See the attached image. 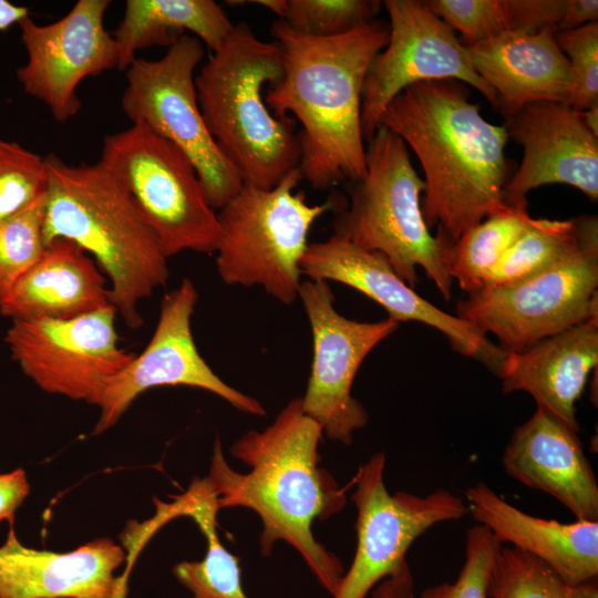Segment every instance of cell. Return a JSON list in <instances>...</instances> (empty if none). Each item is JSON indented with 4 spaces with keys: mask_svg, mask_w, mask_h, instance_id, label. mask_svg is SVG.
Instances as JSON below:
<instances>
[{
    "mask_svg": "<svg viewBox=\"0 0 598 598\" xmlns=\"http://www.w3.org/2000/svg\"><path fill=\"white\" fill-rule=\"evenodd\" d=\"M321 426L295 398L262 431H249L234 442L230 453L249 466L234 471L216 439L206 477L219 508L246 507L261 519V554L268 557L283 540L293 547L320 585L336 595L344 574L339 558L317 542L311 525L339 513L347 504L346 492L321 467Z\"/></svg>",
    "mask_w": 598,
    "mask_h": 598,
    "instance_id": "obj_1",
    "label": "cell"
},
{
    "mask_svg": "<svg viewBox=\"0 0 598 598\" xmlns=\"http://www.w3.org/2000/svg\"><path fill=\"white\" fill-rule=\"evenodd\" d=\"M380 125L416 155L424 173L423 218L437 236L453 244L486 217L512 208L504 200L507 132L482 116L465 83L413 84L392 100Z\"/></svg>",
    "mask_w": 598,
    "mask_h": 598,
    "instance_id": "obj_2",
    "label": "cell"
},
{
    "mask_svg": "<svg viewBox=\"0 0 598 598\" xmlns=\"http://www.w3.org/2000/svg\"><path fill=\"white\" fill-rule=\"evenodd\" d=\"M270 33L283 71L267 87L265 101L275 116L290 113L301 126L297 137L302 179L317 190L359 179L365 172L362 90L371 62L388 43L389 23L372 20L320 38L277 20Z\"/></svg>",
    "mask_w": 598,
    "mask_h": 598,
    "instance_id": "obj_3",
    "label": "cell"
},
{
    "mask_svg": "<svg viewBox=\"0 0 598 598\" xmlns=\"http://www.w3.org/2000/svg\"><path fill=\"white\" fill-rule=\"evenodd\" d=\"M44 161V244L64 238L87 252L110 283L117 315L128 328H140V303L166 285L168 257L130 195L99 162L71 165L55 154Z\"/></svg>",
    "mask_w": 598,
    "mask_h": 598,
    "instance_id": "obj_4",
    "label": "cell"
},
{
    "mask_svg": "<svg viewBox=\"0 0 598 598\" xmlns=\"http://www.w3.org/2000/svg\"><path fill=\"white\" fill-rule=\"evenodd\" d=\"M282 71L277 43L239 22L195 75L210 135L244 185L259 189L275 187L300 159L293 118L275 116L265 101Z\"/></svg>",
    "mask_w": 598,
    "mask_h": 598,
    "instance_id": "obj_5",
    "label": "cell"
},
{
    "mask_svg": "<svg viewBox=\"0 0 598 598\" xmlns=\"http://www.w3.org/2000/svg\"><path fill=\"white\" fill-rule=\"evenodd\" d=\"M425 192L408 146L396 134L379 125L365 146V172L349 182V199L337 210L334 235L382 255L411 288L422 268L448 300L453 280L447 272L452 244L433 236L421 208Z\"/></svg>",
    "mask_w": 598,
    "mask_h": 598,
    "instance_id": "obj_6",
    "label": "cell"
},
{
    "mask_svg": "<svg viewBox=\"0 0 598 598\" xmlns=\"http://www.w3.org/2000/svg\"><path fill=\"white\" fill-rule=\"evenodd\" d=\"M301 179L296 168L270 189L244 185L217 210L216 269L226 285L259 286L285 305L298 299L310 229L344 204L338 195L308 204L302 192H295Z\"/></svg>",
    "mask_w": 598,
    "mask_h": 598,
    "instance_id": "obj_7",
    "label": "cell"
},
{
    "mask_svg": "<svg viewBox=\"0 0 598 598\" xmlns=\"http://www.w3.org/2000/svg\"><path fill=\"white\" fill-rule=\"evenodd\" d=\"M99 163L123 186L169 258L214 254L219 236L198 173L176 145L143 124L103 140Z\"/></svg>",
    "mask_w": 598,
    "mask_h": 598,
    "instance_id": "obj_8",
    "label": "cell"
},
{
    "mask_svg": "<svg viewBox=\"0 0 598 598\" xmlns=\"http://www.w3.org/2000/svg\"><path fill=\"white\" fill-rule=\"evenodd\" d=\"M578 219L580 240L570 254L533 277L467 293L456 316L519 352L598 315V219Z\"/></svg>",
    "mask_w": 598,
    "mask_h": 598,
    "instance_id": "obj_9",
    "label": "cell"
},
{
    "mask_svg": "<svg viewBox=\"0 0 598 598\" xmlns=\"http://www.w3.org/2000/svg\"><path fill=\"white\" fill-rule=\"evenodd\" d=\"M204 53L196 37L184 34L157 60L136 58L126 69L121 106L132 124L147 126L186 154L217 212L244 182L210 135L198 104L195 70Z\"/></svg>",
    "mask_w": 598,
    "mask_h": 598,
    "instance_id": "obj_10",
    "label": "cell"
},
{
    "mask_svg": "<svg viewBox=\"0 0 598 598\" xmlns=\"http://www.w3.org/2000/svg\"><path fill=\"white\" fill-rule=\"evenodd\" d=\"M385 455L375 453L357 472L351 499L357 507V549L333 598H367L382 579H390L395 598H413V577L406 553L432 526L458 519L464 501L439 488L426 496L389 493L383 473Z\"/></svg>",
    "mask_w": 598,
    "mask_h": 598,
    "instance_id": "obj_11",
    "label": "cell"
},
{
    "mask_svg": "<svg viewBox=\"0 0 598 598\" xmlns=\"http://www.w3.org/2000/svg\"><path fill=\"white\" fill-rule=\"evenodd\" d=\"M298 299L312 334V363L302 410L328 439L350 444L354 432L369 419L363 404L352 395L357 372L399 323L389 318L375 322L346 318L336 309L334 296L324 280H302Z\"/></svg>",
    "mask_w": 598,
    "mask_h": 598,
    "instance_id": "obj_12",
    "label": "cell"
},
{
    "mask_svg": "<svg viewBox=\"0 0 598 598\" xmlns=\"http://www.w3.org/2000/svg\"><path fill=\"white\" fill-rule=\"evenodd\" d=\"M110 305L71 319L16 320L6 332L11 359L40 389L93 403L135 353L118 346Z\"/></svg>",
    "mask_w": 598,
    "mask_h": 598,
    "instance_id": "obj_13",
    "label": "cell"
},
{
    "mask_svg": "<svg viewBox=\"0 0 598 598\" xmlns=\"http://www.w3.org/2000/svg\"><path fill=\"white\" fill-rule=\"evenodd\" d=\"M389 40L365 75L361 126L368 142L392 100L425 81L455 80L480 91L497 110L492 89L476 73L465 45L454 31L420 0H385Z\"/></svg>",
    "mask_w": 598,
    "mask_h": 598,
    "instance_id": "obj_14",
    "label": "cell"
},
{
    "mask_svg": "<svg viewBox=\"0 0 598 598\" xmlns=\"http://www.w3.org/2000/svg\"><path fill=\"white\" fill-rule=\"evenodd\" d=\"M198 292L185 278L161 301L159 317L145 349L111 378L94 405L100 417L93 434L113 426L132 402L143 392L157 386L186 385L212 392L237 410L265 415L261 403L224 382L200 355L192 331V317Z\"/></svg>",
    "mask_w": 598,
    "mask_h": 598,
    "instance_id": "obj_15",
    "label": "cell"
},
{
    "mask_svg": "<svg viewBox=\"0 0 598 598\" xmlns=\"http://www.w3.org/2000/svg\"><path fill=\"white\" fill-rule=\"evenodd\" d=\"M109 0H79L61 19L38 24L30 16L18 23L27 62L18 68L23 91L43 102L63 123L81 110L78 86L89 76L117 68L118 48L104 27Z\"/></svg>",
    "mask_w": 598,
    "mask_h": 598,
    "instance_id": "obj_16",
    "label": "cell"
},
{
    "mask_svg": "<svg viewBox=\"0 0 598 598\" xmlns=\"http://www.w3.org/2000/svg\"><path fill=\"white\" fill-rule=\"evenodd\" d=\"M301 274L308 279L332 280L362 292L383 307L388 318L398 323L417 321L436 329L455 351L501 377L508 352L471 323L444 312L417 295L382 255L364 250L333 234L323 241L308 245L301 260Z\"/></svg>",
    "mask_w": 598,
    "mask_h": 598,
    "instance_id": "obj_17",
    "label": "cell"
},
{
    "mask_svg": "<svg viewBox=\"0 0 598 598\" xmlns=\"http://www.w3.org/2000/svg\"><path fill=\"white\" fill-rule=\"evenodd\" d=\"M508 138L523 148V159L504 188L505 204L527 209V194L543 185L566 184L598 199V137L581 111L564 103L536 102L506 117Z\"/></svg>",
    "mask_w": 598,
    "mask_h": 598,
    "instance_id": "obj_18",
    "label": "cell"
},
{
    "mask_svg": "<svg viewBox=\"0 0 598 598\" xmlns=\"http://www.w3.org/2000/svg\"><path fill=\"white\" fill-rule=\"evenodd\" d=\"M502 464L523 485L560 502L577 520L598 522V483L578 432L537 406L517 426Z\"/></svg>",
    "mask_w": 598,
    "mask_h": 598,
    "instance_id": "obj_19",
    "label": "cell"
},
{
    "mask_svg": "<svg viewBox=\"0 0 598 598\" xmlns=\"http://www.w3.org/2000/svg\"><path fill=\"white\" fill-rule=\"evenodd\" d=\"M123 549L99 538L70 553L23 546L10 524L0 547V598H118Z\"/></svg>",
    "mask_w": 598,
    "mask_h": 598,
    "instance_id": "obj_20",
    "label": "cell"
},
{
    "mask_svg": "<svg viewBox=\"0 0 598 598\" xmlns=\"http://www.w3.org/2000/svg\"><path fill=\"white\" fill-rule=\"evenodd\" d=\"M554 30L507 32L465 45L476 73L492 89L505 118L536 102L568 104L573 76Z\"/></svg>",
    "mask_w": 598,
    "mask_h": 598,
    "instance_id": "obj_21",
    "label": "cell"
},
{
    "mask_svg": "<svg viewBox=\"0 0 598 598\" xmlns=\"http://www.w3.org/2000/svg\"><path fill=\"white\" fill-rule=\"evenodd\" d=\"M467 511L503 544L549 566L573 586L597 580L598 522L560 523L529 515L478 482L465 492Z\"/></svg>",
    "mask_w": 598,
    "mask_h": 598,
    "instance_id": "obj_22",
    "label": "cell"
},
{
    "mask_svg": "<svg viewBox=\"0 0 598 598\" xmlns=\"http://www.w3.org/2000/svg\"><path fill=\"white\" fill-rule=\"evenodd\" d=\"M597 364L598 315L523 351L508 352L501 374L503 390L529 393L537 406L578 432L576 402Z\"/></svg>",
    "mask_w": 598,
    "mask_h": 598,
    "instance_id": "obj_23",
    "label": "cell"
},
{
    "mask_svg": "<svg viewBox=\"0 0 598 598\" xmlns=\"http://www.w3.org/2000/svg\"><path fill=\"white\" fill-rule=\"evenodd\" d=\"M107 279L76 244L56 238L18 279L0 305L16 320L71 319L110 306Z\"/></svg>",
    "mask_w": 598,
    "mask_h": 598,
    "instance_id": "obj_24",
    "label": "cell"
},
{
    "mask_svg": "<svg viewBox=\"0 0 598 598\" xmlns=\"http://www.w3.org/2000/svg\"><path fill=\"white\" fill-rule=\"evenodd\" d=\"M233 28L234 23L213 0H128L113 34L118 48L117 69L126 70L145 48H169L186 31L214 52Z\"/></svg>",
    "mask_w": 598,
    "mask_h": 598,
    "instance_id": "obj_25",
    "label": "cell"
},
{
    "mask_svg": "<svg viewBox=\"0 0 598 598\" xmlns=\"http://www.w3.org/2000/svg\"><path fill=\"white\" fill-rule=\"evenodd\" d=\"M184 495L186 515L206 537L207 550L200 561L176 564L175 577L190 590L193 598H248L241 586L239 559L224 547L217 535L216 516L220 508L206 477L194 478Z\"/></svg>",
    "mask_w": 598,
    "mask_h": 598,
    "instance_id": "obj_26",
    "label": "cell"
},
{
    "mask_svg": "<svg viewBox=\"0 0 598 598\" xmlns=\"http://www.w3.org/2000/svg\"><path fill=\"white\" fill-rule=\"evenodd\" d=\"M534 218L527 209L509 208L491 215L464 231L447 254V272L462 290L481 289L505 252L526 231Z\"/></svg>",
    "mask_w": 598,
    "mask_h": 598,
    "instance_id": "obj_27",
    "label": "cell"
},
{
    "mask_svg": "<svg viewBox=\"0 0 598 598\" xmlns=\"http://www.w3.org/2000/svg\"><path fill=\"white\" fill-rule=\"evenodd\" d=\"M579 240L578 217L534 218L489 272L483 287L513 283L538 275L576 249Z\"/></svg>",
    "mask_w": 598,
    "mask_h": 598,
    "instance_id": "obj_28",
    "label": "cell"
},
{
    "mask_svg": "<svg viewBox=\"0 0 598 598\" xmlns=\"http://www.w3.org/2000/svg\"><path fill=\"white\" fill-rule=\"evenodd\" d=\"M488 598H598V582L568 585L540 559L502 546L493 566Z\"/></svg>",
    "mask_w": 598,
    "mask_h": 598,
    "instance_id": "obj_29",
    "label": "cell"
},
{
    "mask_svg": "<svg viewBox=\"0 0 598 598\" xmlns=\"http://www.w3.org/2000/svg\"><path fill=\"white\" fill-rule=\"evenodd\" d=\"M291 29L312 37L347 33L373 20L382 2L374 0H256Z\"/></svg>",
    "mask_w": 598,
    "mask_h": 598,
    "instance_id": "obj_30",
    "label": "cell"
},
{
    "mask_svg": "<svg viewBox=\"0 0 598 598\" xmlns=\"http://www.w3.org/2000/svg\"><path fill=\"white\" fill-rule=\"evenodd\" d=\"M44 157L17 142L0 140V224L47 195Z\"/></svg>",
    "mask_w": 598,
    "mask_h": 598,
    "instance_id": "obj_31",
    "label": "cell"
},
{
    "mask_svg": "<svg viewBox=\"0 0 598 598\" xmlns=\"http://www.w3.org/2000/svg\"><path fill=\"white\" fill-rule=\"evenodd\" d=\"M45 196L0 224V305L18 279L44 251L42 228Z\"/></svg>",
    "mask_w": 598,
    "mask_h": 598,
    "instance_id": "obj_32",
    "label": "cell"
},
{
    "mask_svg": "<svg viewBox=\"0 0 598 598\" xmlns=\"http://www.w3.org/2000/svg\"><path fill=\"white\" fill-rule=\"evenodd\" d=\"M502 546L487 527L480 524L470 528L465 561L456 580L431 586L419 598H488L493 566Z\"/></svg>",
    "mask_w": 598,
    "mask_h": 598,
    "instance_id": "obj_33",
    "label": "cell"
},
{
    "mask_svg": "<svg viewBox=\"0 0 598 598\" xmlns=\"http://www.w3.org/2000/svg\"><path fill=\"white\" fill-rule=\"evenodd\" d=\"M555 40L568 60L573 89L570 107L585 111L598 105V22L567 31H555Z\"/></svg>",
    "mask_w": 598,
    "mask_h": 598,
    "instance_id": "obj_34",
    "label": "cell"
},
{
    "mask_svg": "<svg viewBox=\"0 0 598 598\" xmlns=\"http://www.w3.org/2000/svg\"><path fill=\"white\" fill-rule=\"evenodd\" d=\"M430 9L464 45L475 44L509 32L506 0H429Z\"/></svg>",
    "mask_w": 598,
    "mask_h": 598,
    "instance_id": "obj_35",
    "label": "cell"
},
{
    "mask_svg": "<svg viewBox=\"0 0 598 598\" xmlns=\"http://www.w3.org/2000/svg\"><path fill=\"white\" fill-rule=\"evenodd\" d=\"M509 32L534 34L556 31L566 0H506Z\"/></svg>",
    "mask_w": 598,
    "mask_h": 598,
    "instance_id": "obj_36",
    "label": "cell"
},
{
    "mask_svg": "<svg viewBox=\"0 0 598 598\" xmlns=\"http://www.w3.org/2000/svg\"><path fill=\"white\" fill-rule=\"evenodd\" d=\"M29 491L30 486L22 468L0 474V520L8 519L13 524L14 513Z\"/></svg>",
    "mask_w": 598,
    "mask_h": 598,
    "instance_id": "obj_37",
    "label": "cell"
},
{
    "mask_svg": "<svg viewBox=\"0 0 598 598\" xmlns=\"http://www.w3.org/2000/svg\"><path fill=\"white\" fill-rule=\"evenodd\" d=\"M597 0H566L565 11L556 31L574 30L597 22Z\"/></svg>",
    "mask_w": 598,
    "mask_h": 598,
    "instance_id": "obj_38",
    "label": "cell"
},
{
    "mask_svg": "<svg viewBox=\"0 0 598 598\" xmlns=\"http://www.w3.org/2000/svg\"><path fill=\"white\" fill-rule=\"evenodd\" d=\"M29 16L30 13L27 7L14 4L8 0H0V31L18 24Z\"/></svg>",
    "mask_w": 598,
    "mask_h": 598,
    "instance_id": "obj_39",
    "label": "cell"
},
{
    "mask_svg": "<svg viewBox=\"0 0 598 598\" xmlns=\"http://www.w3.org/2000/svg\"><path fill=\"white\" fill-rule=\"evenodd\" d=\"M581 115L588 130L598 137V105L581 111Z\"/></svg>",
    "mask_w": 598,
    "mask_h": 598,
    "instance_id": "obj_40",
    "label": "cell"
},
{
    "mask_svg": "<svg viewBox=\"0 0 598 598\" xmlns=\"http://www.w3.org/2000/svg\"><path fill=\"white\" fill-rule=\"evenodd\" d=\"M372 598H395V588L393 582L390 579H384L374 588Z\"/></svg>",
    "mask_w": 598,
    "mask_h": 598,
    "instance_id": "obj_41",
    "label": "cell"
}]
</instances>
